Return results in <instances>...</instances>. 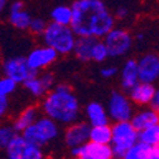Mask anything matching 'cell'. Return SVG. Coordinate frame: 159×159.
Here are the masks:
<instances>
[{"instance_id":"1","label":"cell","mask_w":159,"mask_h":159,"mask_svg":"<svg viewBox=\"0 0 159 159\" xmlns=\"http://www.w3.org/2000/svg\"><path fill=\"white\" fill-rule=\"evenodd\" d=\"M70 27L77 37L104 38L114 27L115 18L102 0H76L71 5Z\"/></svg>"},{"instance_id":"2","label":"cell","mask_w":159,"mask_h":159,"mask_svg":"<svg viewBox=\"0 0 159 159\" xmlns=\"http://www.w3.org/2000/svg\"><path fill=\"white\" fill-rule=\"evenodd\" d=\"M42 101V111L46 116L58 123L59 125H68L80 117V101L72 89L66 84L53 86Z\"/></svg>"},{"instance_id":"3","label":"cell","mask_w":159,"mask_h":159,"mask_svg":"<svg viewBox=\"0 0 159 159\" xmlns=\"http://www.w3.org/2000/svg\"><path fill=\"white\" fill-rule=\"evenodd\" d=\"M42 37L44 44L53 48L58 54L72 53L77 39V35L70 25H62L53 22L47 24Z\"/></svg>"},{"instance_id":"4","label":"cell","mask_w":159,"mask_h":159,"mask_svg":"<svg viewBox=\"0 0 159 159\" xmlns=\"http://www.w3.org/2000/svg\"><path fill=\"white\" fill-rule=\"evenodd\" d=\"M22 135L28 142L37 144L39 147H43L54 142L58 138L59 124L52 120L51 117L43 115V116H39L30 126L23 130Z\"/></svg>"},{"instance_id":"5","label":"cell","mask_w":159,"mask_h":159,"mask_svg":"<svg viewBox=\"0 0 159 159\" xmlns=\"http://www.w3.org/2000/svg\"><path fill=\"white\" fill-rule=\"evenodd\" d=\"M138 142V131L129 121H115L111 126V148L114 157L121 155Z\"/></svg>"},{"instance_id":"6","label":"cell","mask_w":159,"mask_h":159,"mask_svg":"<svg viewBox=\"0 0 159 159\" xmlns=\"http://www.w3.org/2000/svg\"><path fill=\"white\" fill-rule=\"evenodd\" d=\"M7 159H44L42 147L28 142L23 135H15L4 150Z\"/></svg>"},{"instance_id":"7","label":"cell","mask_w":159,"mask_h":159,"mask_svg":"<svg viewBox=\"0 0 159 159\" xmlns=\"http://www.w3.org/2000/svg\"><path fill=\"white\" fill-rule=\"evenodd\" d=\"M106 46L109 57H123L125 56L133 46V37L130 33L123 28H112L102 41Z\"/></svg>"},{"instance_id":"8","label":"cell","mask_w":159,"mask_h":159,"mask_svg":"<svg viewBox=\"0 0 159 159\" xmlns=\"http://www.w3.org/2000/svg\"><path fill=\"white\" fill-rule=\"evenodd\" d=\"M134 114L133 102L123 93L115 91L111 93L107 102V115L114 121H129Z\"/></svg>"},{"instance_id":"9","label":"cell","mask_w":159,"mask_h":159,"mask_svg":"<svg viewBox=\"0 0 159 159\" xmlns=\"http://www.w3.org/2000/svg\"><path fill=\"white\" fill-rule=\"evenodd\" d=\"M57 58L58 53L53 48L44 44L32 49L25 57V61L33 72L39 73L41 71H44L46 68L52 66L57 61Z\"/></svg>"},{"instance_id":"10","label":"cell","mask_w":159,"mask_h":159,"mask_svg":"<svg viewBox=\"0 0 159 159\" xmlns=\"http://www.w3.org/2000/svg\"><path fill=\"white\" fill-rule=\"evenodd\" d=\"M72 155L75 158L86 159H111L114 158V152L110 144H100L95 142H86L85 144L71 148Z\"/></svg>"},{"instance_id":"11","label":"cell","mask_w":159,"mask_h":159,"mask_svg":"<svg viewBox=\"0 0 159 159\" xmlns=\"http://www.w3.org/2000/svg\"><path fill=\"white\" fill-rule=\"evenodd\" d=\"M3 73L10 77L11 80H14L19 85V84H23L25 80H28L35 72H33L29 68L25 61V57L18 56V57H11L5 59L3 63Z\"/></svg>"},{"instance_id":"12","label":"cell","mask_w":159,"mask_h":159,"mask_svg":"<svg viewBox=\"0 0 159 159\" xmlns=\"http://www.w3.org/2000/svg\"><path fill=\"white\" fill-rule=\"evenodd\" d=\"M138 62L139 81L154 84L159 78V54L147 53Z\"/></svg>"},{"instance_id":"13","label":"cell","mask_w":159,"mask_h":159,"mask_svg":"<svg viewBox=\"0 0 159 159\" xmlns=\"http://www.w3.org/2000/svg\"><path fill=\"white\" fill-rule=\"evenodd\" d=\"M24 89L34 97H43L53 86H54V77L49 72L44 73H34L28 80L23 82Z\"/></svg>"},{"instance_id":"14","label":"cell","mask_w":159,"mask_h":159,"mask_svg":"<svg viewBox=\"0 0 159 159\" xmlns=\"http://www.w3.org/2000/svg\"><path fill=\"white\" fill-rule=\"evenodd\" d=\"M90 128L89 123L84 121H75L72 124H68L66 131H65V143L70 148H76L89 142L90 135Z\"/></svg>"},{"instance_id":"15","label":"cell","mask_w":159,"mask_h":159,"mask_svg":"<svg viewBox=\"0 0 159 159\" xmlns=\"http://www.w3.org/2000/svg\"><path fill=\"white\" fill-rule=\"evenodd\" d=\"M32 15L24 9V4L22 2H16L11 3L9 7V22L10 24L19 29V30H27L30 23Z\"/></svg>"},{"instance_id":"16","label":"cell","mask_w":159,"mask_h":159,"mask_svg":"<svg viewBox=\"0 0 159 159\" xmlns=\"http://www.w3.org/2000/svg\"><path fill=\"white\" fill-rule=\"evenodd\" d=\"M154 91H155V87L153 84L139 81L128 92H129V98L131 102H134L136 105H148V104H150Z\"/></svg>"},{"instance_id":"17","label":"cell","mask_w":159,"mask_h":159,"mask_svg":"<svg viewBox=\"0 0 159 159\" xmlns=\"http://www.w3.org/2000/svg\"><path fill=\"white\" fill-rule=\"evenodd\" d=\"M130 123L135 128L136 131H140L145 128H149V126L159 123V112L155 111L154 109L142 110L136 114H133Z\"/></svg>"},{"instance_id":"18","label":"cell","mask_w":159,"mask_h":159,"mask_svg":"<svg viewBox=\"0 0 159 159\" xmlns=\"http://www.w3.org/2000/svg\"><path fill=\"white\" fill-rule=\"evenodd\" d=\"M85 111H86V117L89 120V124L91 126L109 124L110 119H109L107 111L100 102H90L86 106Z\"/></svg>"},{"instance_id":"19","label":"cell","mask_w":159,"mask_h":159,"mask_svg":"<svg viewBox=\"0 0 159 159\" xmlns=\"http://www.w3.org/2000/svg\"><path fill=\"white\" fill-rule=\"evenodd\" d=\"M38 117H39V110L35 106H28L22 112H19L18 116L14 119L13 128L16 133H22L28 126H30Z\"/></svg>"},{"instance_id":"20","label":"cell","mask_w":159,"mask_h":159,"mask_svg":"<svg viewBox=\"0 0 159 159\" xmlns=\"http://www.w3.org/2000/svg\"><path fill=\"white\" fill-rule=\"evenodd\" d=\"M139 82L138 62L135 59H128L121 70V86L125 91H129Z\"/></svg>"},{"instance_id":"21","label":"cell","mask_w":159,"mask_h":159,"mask_svg":"<svg viewBox=\"0 0 159 159\" xmlns=\"http://www.w3.org/2000/svg\"><path fill=\"white\" fill-rule=\"evenodd\" d=\"M97 41L95 37H77L73 47V53L82 62L91 61V52Z\"/></svg>"},{"instance_id":"22","label":"cell","mask_w":159,"mask_h":159,"mask_svg":"<svg viewBox=\"0 0 159 159\" xmlns=\"http://www.w3.org/2000/svg\"><path fill=\"white\" fill-rule=\"evenodd\" d=\"M138 142L150 148L159 147V123L138 131Z\"/></svg>"},{"instance_id":"23","label":"cell","mask_w":159,"mask_h":159,"mask_svg":"<svg viewBox=\"0 0 159 159\" xmlns=\"http://www.w3.org/2000/svg\"><path fill=\"white\" fill-rule=\"evenodd\" d=\"M89 140L100 143V144H110L111 143V126L109 124L91 126Z\"/></svg>"},{"instance_id":"24","label":"cell","mask_w":159,"mask_h":159,"mask_svg":"<svg viewBox=\"0 0 159 159\" xmlns=\"http://www.w3.org/2000/svg\"><path fill=\"white\" fill-rule=\"evenodd\" d=\"M51 19L53 23L70 25L72 19V9L68 5H58L51 11Z\"/></svg>"},{"instance_id":"25","label":"cell","mask_w":159,"mask_h":159,"mask_svg":"<svg viewBox=\"0 0 159 159\" xmlns=\"http://www.w3.org/2000/svg\"><path fill=\"white\" fill-rule=\"evenodd\" d=\"M150 149H152L150 147H148L140 142H136L133 147H130L121 155V159H147Z\"/></svg>"},{"instance_id":"26","label":"cell","mask_w":159,"mask_h":159,"mask_svg":"<svg viewBox=\"0 0 159 159\" xmlns=\"http://www.w3.org/2000/svg\"><path fill=\"white\" fill-rule=\"evenodd\" d=\"M16 134L18 133L14 130L13 125L0 124V152H4L8 148V145Z\"/></svg>"},{"instance_id":"27","label":"cell","mask_w":159,"mask_h":159,"mask_svg":"<svg viewBox=\"0 0 159 159\" xmlns=\"http://www.w3.org/2000/svg\"><path fill=\"white\" fill-rule=\"evenodd\" d=\"M107 58H109V53H107L105 43L102 41H100V39H97L93 48H92V52H91V61L101 63V62L106 61Z\"/></svg>"},{"instance_id":"28","label":"cell","mask_w":159,"mask_h":159,"mask_svg":"<svg viewBox=\"0 0 159 159\" xmlns=\"http://www.w3.org/2000/svg\"><path fill=\"white\" fill-rule=\"evenodd\" d=\"M16 87H18V84L10 77L5 75L0 77V96L9 97L16 91Z\"/></svg>"},{"instance_id":"29","label":"cell","mask_w":159,"mask_h":159,"mask_svg":"<svg viewBox=\"0 0 159 159\" xmlns=\"http://www.w3.org/2000/svg\"><path fill=\"white\" fill-rule=\"evenodd\" d=\"M47 27V22L42 18H32L28 27V30H30L34 35H42L44 29Z\"/></svg>"},{"instance_id":"30","label":"cell","mask_w":159,"mask_h":159,"mask_svg":"<svg viewBox=\"0 0 159 159\" xmlns=\"http://www.w3.org/2000/svg\"><path fill=\"white\" fill-rule=\"evenodd\" d=\"M9 109H10V101H9V97L0 96V120H3V119L8 115Z\"/></svg>"},{"instance_id":"31","label":"cell","mask_w":159,"mask_h":159,"mask_svg":"<svg viewBox=\"0 0 159 159\" xmlns=\"http://www.w3.org/2000/svg\"><path fill=\"white\" fill-rule=\"evenodd\" d=\"M100 75L104 78H112L117 75V68L115 66H105L100 70Z\"/></svg>"},{"instance_id":"32","label":"cell","mask_w":159,"mask_h":159,"mask_svg":"<svg viewBox=\"0 0 159 159\" xmlns=\"http://www.w3.org/2000/svg\"><path fill=\"white\" fill-rule=\"evenodd\" d=\"M128 15H129V9H128L126 7H124V5L116 8V10H115V13H114V18H115V19H116V18H117V19H125Z\"/></svg>"},{"instance_id":"33","label":"cell","mask_w":159,"mask_h":159,"mask_svg":"<svg viewBox=\"0 0 159 159\" xmlns=\"http://www.w3.org/2000/svg\"><path fill=\"white\" fill-rule=\"evenodd\" d=\"M150 106H152V109H154L155 111L159 112V89L158 90L155 89V91H154V95L150 100Z\"/></svg>"},{"instance_id":"34","label":"cell","mask_w":159,"mask_h":159,"mask_svg":"<svg viewBox=\"0 0 159 159\" xmlns=\"http://www.w3.org/2000/svg\"><path fill=\"white\" fill-rule=\"evenodd\" d=\"M147 159H159V149H158V147L150 149V152L148 153Z\"/></svg>"},{"instance_id":"35","label":"cell","mask_w":159,"mask_h":159,"mask_svg":"<svg viewBox=\"0 0 159 159\" xmlns=\"http://www.w3.org/2000/svg\"><path fill=\"white\" fill-rule=\"evenodd\" d=\"M78 159H86V158H78ZM111 159H115V157H114V158H111Z\"/></svg>"},{"instance_id":"36","label":"cell","mask_w":159,"mask_h":159,"mask_svg":"<svg viewBox=\"0 0 159 159\" xmlns=\"http://www.w3.org/2000/svg\"><path fill=\"white\" fill-rule=\"evenodd\" d=\"M76 159H78V158H76Z\"/></svg>"},{"instance_id":"37","label":"cell","mask_w":159,"mask_h":159,"mask_svg":"<svg viewBox=\"0 0 159 159\" xmlns=\"http://www.w3.org/2000/svg\"><path fill=\"white\" fill-rule=\"evenodd\" d=\"M158 149H159V147H158Z\"/></svg>"}]
</instances>
